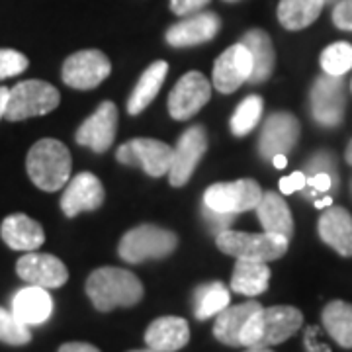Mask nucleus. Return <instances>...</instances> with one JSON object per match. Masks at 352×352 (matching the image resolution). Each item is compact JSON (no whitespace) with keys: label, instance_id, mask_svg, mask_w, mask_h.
I'll use <instances>...</instances> for the list:
<instances>
[{"label":"nucleus","instance_id":"f257e3e1","mask_svg":"<svg viewBox=\"0 0 352 352\" xmlns=\"http://www.w3.org/2000/svg\"><path fill=\"white\" fill-rule=\"evenodd\" d=\"M303 325V315L294 305L261 307L241 331V346L270 349L286 342Z\"/></svg>","mask_w":352,"mask_h":352},{"label":"nucleus","instance_id":"f03ea898","mask_svg":"<svg viewBox=\"0 0 352 352\" xmlns=\"http://www.w3.org/2000/svg\"><path fill=\"white\" fill-rule=\"evenodd\" d=\"M87 296L98 311L108 314L116 307L138 305L143 300V284L129 270L104 266L88 276Z\"/></svg>","mask_w":352,"mask_h":352},{"label":"nucleus","instance_id":"7ed1b4c3","mask_svg":"<svg viewBox=\"0 0 352 352\" xmlns=\"http://www.w3.org/2000/svg\"><path fill=\"white\" fill-rule=\"evenodd\" d=\"M25 168L32 182L43 192H57L69 182L73 159L71 153L57 139H39L28 153Z\"/></svg>","mask_w":352,"mask_h":352},{"label":"nucleus","instance_id":"20e7f679","mask_svg":"<svg viewBox=\"0 0 352 352\" xmlns=\"http://www.w3.org/2000/svg\"><path fill=\"white\" fill-rule=\"evenodd\" d=\"M219 251L229 256L254 261V263H272L282 258L288 251L289 241L274 233H243L227 229L215 237Z\"/></svg>","mask_w":352,"mask_h":352},{"label":"nucleus","instance_id":"39448f33","mask_svg":"<svg viewBox=\"0 0 352 352\" xmlns=\"http://www.w3.org/2000/svg\"><path fill=\"white\" fill-rule=\"evenodd\" d=\"M178 247V235L170 229L157 226H139L127 231L120 241L118 254L129 264L161 261Z\"/></svg>","mask_w":352,"mask_h":352},{"label":"nucleus","instance_id":"423d86ee","mask_svg":"<svg viewBox=\"0 0 352 352\" xmlns=\"http://www.w3.org/2000/svg\"><path fill=\"white\" fill-rule=\"evenodd\" d=\"M61 100L59 90L45 80H24L8 90L4 118L8 122H22L53 112Z\"/></svg>","mask_w":352,"mask_h":352},{"label":"nucleus","instance_id":"0eeeda50","mask_svg":"<svg viewBox=\"0 0 352 352\" xmlns=\"http://www.w3.org/2000/svg\"><path fill=\"white\" fill-rule=\"evenodd\" d=\"M263 198V188L252 178H241L233 182H217L204 192V206L226 215L251 212Z\"/></svg>","mask_w":352,"mask_h":352},{"label":"nucleus","instance_id":"6e6552de","mask_svg":"<svg viewBox=\"0 0 352 352\" xmlns=\"http://www.w3.org/2000/svg\"><path fill=\"white\" fill-rule=\"evenodd\" d=\"M173 157H175V149L170 145L149 138L131 139L116 153V159L120 163L127 166H141L143 173L153 178L168 175Z\"/></svg>","mask_w":352,"mask_h":352},{"label":"nucleus","instance_id":"1a4fd4ad","mask_svg":"<svg viewBox=\"0 0 352 352\" xmlns=\"http://www.w3.org/2000/svg\"><path fill=\"white\" fill-rule=\"evenodd\" d=\"M112 71L110 59L98 50L76 51L63 63V82L76 90H92L102 85Z\"/></svg>","mask_w":352,"mask_h":352},{"label":"nucleus","instance_id":"9d476101","mask_svg":"<svg viewBox=\"0 0 352 352\" xmlns=\"http://www.w3.org/2000/svg\"><path fill=\"white\" fill-rule=\"evenodd\" d=\"M309 100H311V113L319 126H339L344 118V106H346L342 76L323 73L314 82Z\"/></svg>","mask_w":352,"mask_h":352},{"label":"nucleus","instance_id":"9b49d317","mask_svg":"<svg viewBox=\"0 0 352 352\" xmlns=\"http://www.w3.org/2000/svg\"><path fill=\"white\" fill-rule=\"evenodd\" d=\"M210 80L200 71H188L186 75L180 76V80L168 94V113L178 122L190 120L210 102Z\"/></svg>","mask_w":352,"mask_h":352},{"label":"nucleus","instance_id":"f8f14e48","mask_svg":"<svg viewBox=\"0 0 352 352\" xmlns=\"http://www.w3.org/2000/svg\"><path fill=\"white\" fill-rule=\"evenodd\" d=\"M208 149V135L201 126L188 127L180 138L175 147V157L168 170L170 186L180 188L190 180L192 173L201 161L204 153Z\"/></svg>","mask_w":352,"mask_h":352},{"label":"nucleus","instance_id":"ddd939ff","mask_svg":"<svg viewBox=\"0 0 352 352\" xmlns=\"http://www.w3.org/2000/svg\"><path fill=\"white\" fill-rule=\"evenodd\" d=\"M300 131H302V127L294 113H272L264 122L261 141H258L261 157L266 161H272L276 155H288L296 147V143L300 139Z\"/></svg>","mask_w":352,"mask_h":352},{"label":"nucleus","instance_id":"4468645a","mask_svg":"<svg viewBox=\"0 0 352 352\" xmlns=\"http://www.w3.org/2000/svg\"><path fill=\"white\" fill-rule=\"evenodd\" d=\"M18 276L28 286H38L43 289L61 288L69 280V270L57 256L45 252H28L16 264Z\"/></svg>","mask_w":352,"mask_h":352},{"label":"nucleus","instance_id":"2eb2a0df","mask_svg":"<svg viewBox=\"0 0 352 352\" xmlns=\"http://www.w3.org/2000/svg\"><path fill=\"white\" fill-rule=\"evenodd\" d=\"M118 133V108L110 100H104L96 112L82 122L76 129L75 139L78 145L90 147L94 153H106L112 147Z\"/></svg>","mask_w":352,"mask_h":352},{"label":"nucleus","instance_id":"dca6fc26","mask_svg":"<svg viewBox=\"0 0 352 352\" xmlns=\"http://www.w3.org/2000/svg\"><path fill=\"white\" fill-rule=\"evenodd\" d=\"M251 71V55L239 41L231 47H227L217 57L214 65V76H212L214 88L221 94H231L239 87H243V82H249Z\"/></svg>","mask_w":352,"mask_h":352},{"label":"nucleus","instance_id":"f3484780","mask_svg":"<svg viewBox=\"0 0 352 352\" xmlns=\"http://www.w3.org/2000/svg\"><path fill=\"white\" fill-rule=\"evenodd\" d=\"M221 28L219 16L214 12H198L186 16L178 24L170 25L164 34L166 43L173 47H194L208 43L217 36Z\"/></svg>","mask_w":352,"mask_h":352},{"label":"nucleus","instance_id":"a211bd4d","mask_svg":"<svg viewBox=\"0 0 352 352\" xmlns=\"http://www.w3.org/2000/svg\"><path fill=\"white\" fill-rule=\"evenodd\" d=\"M104 204V186L92 173H80L67 182L61 196V210L67 217H75L82 212H94Z\"/></svg>","mask_w":352,"mask_h":352},{"label":"nucleus","instance_id":"6ab92c4d","mask_svg":"<svg viewBox=\"0 0 352 352\" xmlns=\"http://www.w3.org/2000/svg\"><path fill=\"white\" fill-rule=\"evenodd\" d=\"M190 340L188 321L182 317H159L145 331V342L153 351L176 352L184 349Z\"/></svg>","mask_w":352,"mask_h":352},{"label":"nucleus","instance_id":"aec40b11","mask_svg":"<svg viewBox=\"0 0 352 352\" xmlns=\"http://www.w3.org/2000/svg\"><path fill=\"white\" fill-rule=\"evenodd\" d=\"M2 241L14 251L34 252L45 243L43 227L25 214L8 215L0 227Z\"/></svg>","mask_w":352,"mask_h":352},{"label":"nucleus","instance_id":"412c9836","mask_svg":"<svg viewBox=\"0 0 352 352\" xmlns=\"http://www.w3.org/2000/svg\"><path fill=\"white\" fill-rule=\"evenodd\" d=\"M319 237L340 256H352V215L344 208H329L317 223Z\"/></svg>","mask_w":352,"mask_h":352},{"label":"nucleus","instance_id":"4be33fe9","mask_svg":"<svg viewBox=\"0 0 352 352\" xmlns=\"http://www.w3.org/2000/svg\"><path fill=\"white\" fill-rule=\"evenodd\" d=\"M12 314L24 325H43L53 314V300L50 292L38 286L18 289L12 298Z\"/></svg>","mask_w":352,"mask_h":352},{"label":"nucleus","instance_id":"5701e85b","mask_svg":"<svg viewBox=\"0 0 352 352\" xmlns=\"http://www.w3.org/2000/svg\"><path fill=\"white\" fill-rule=\"evenodd\" d=\"M241 43L247 47L252 61V71L249 76L251 85H261L264 80H268L274 65H276V53H274V45L270 36L264 30H249L243 38Z\"/></svg>","mask_w":352,"mask_h":352},{"label":"nucleus","instance_id":"b1692460","mask_svg":"<svg viewBox=\"0 0 352 352\" xmlns=\"http://www.w3.org/2000/svg\"><path fill=\"white\" fill-rule=\"evenodd\" d=\"M261 307L263 305L254 300L226 307L221 314L215 315L214 337L227 346H241V331L247 325L252 314H256Z\"/></svg>","mask_w":352,"mask_h":352},{"label":"nucleus","instance_id":"393cba45","mask_svg":"<svg viewBox=\"0 0 352 352\" xmlns=\"http://www.w3.org/2000/svg\"><path fill=\"white\" fill-rule=\"evenodd\" d=\"M254 210L266 233L282 235L288 241L294 237V217L282 196H278L274 192H266Z\"/></svg>","mask_w":352,"mask_h":352},{"label":"nucleus","instance_id":"a878e982","mask_svg":"<svg viewBox=\"0 0 352 352\" xmlns=\"http://www.w3.org/2000/svg\"><path fill=\"white\" fill-rule=\"evenodd\" d=\"M168 73V63L166 61H155L149 65L143 75L139 76L138 85L133 88L129 102H127V112L131 116H139L143 110H147L161 92V87L164 85V78Z\"/></svg>","mask_w":352,"mask_h":352},{"label":"nucleus","instance_id":"bb28decb","mask_svg":"<svg viewBox=\"0 0 352 352\" xmlns=\"http://www.w3.org/2000/svg\"><path fill=\"white\" fill-rule=\"evenodd\" d=\"M270 282V268L266 263H254V261H243L237 258L233 276H231V289L241 296H261L268 289Z\"/></svg>","mask_w":352,"mask_h":352},{"label":"nucleus","instance_id":"cd10ccee","mask_svg":"<svg viewBox=\"0 0 352 352\" xmlns=\"http://www.w3.org/2000/svg\"><path fill=\"white\" fill-rule=\"evenodd\" d=\"M323 327L342 349H352V303L335 300L323 307Z\"/></svg>","mask_w":352,"mask_h":352},{"label":"nucleus","instance_id":"c85d7f7f","mask_svg":"<svg viewBox=\"0 0 352 352\" xmlns=\"http://www.w3.org/2000/svg\"><path fill=\"white\" fill-rule=\"evenodd\" d=\"M325 0H280L278 20L286 30L298 32L311 25L321 16Z\"/></svg>","mask_w":352,"mask_h":352},{"label":"nucleus","instance_id":"c756f323","mask_svg":"<svg viewBox=\"0 0 352 352\" xmlns=\"http://www.w3.org/2000/svg\"><path fill=\"white\" fill-rule=\"evenodd\" d=\"M229 302H231V294L226 284L221 282L204 284L194 292V315L200 321L212 319L217 314H221L226 307H229Z\"/></svg>","mask_w":352,"mask_h":352},{"label":"nucleus","instance_id":"7c9ffc66","mask_svg":"<svg viewBox=\"0 0 352 352\" xmlns=\"http://www.w3.org/2000/svg\"><path fill=\"white\" fill-rule=\"evenodd\" d=\"M263 108L264 102L261 96H256V94L247 96V98L237 106V110H235L231 122H229L231 133H233L235 138H245V135H249L252 129L258 126V122H261V118H263Z\"/></svg>","mask_w":352,"mask_h":352},{"label":"nucleus","instance_id":"2f4dec72","mask_svg":"<svg viewBox=\"0 0 352 352\" xmlns=\"http://www.w3.org/2000/svg\"><path fill=\"white\" fill-rule=\"evenodd\" d=\"M321 69L333 76L346 75L352 69V45L346 41H337L321 53Z\"/></svg>","mask_w":352,"mask_h":352},{"label":"nucleus","instance_id":"473e14b6","mask_svg":"<svg viewBox=\"0 0 352 352\" xmlns=\"http://www.w3.org/2000/svg\"><path fill=\"white\" fill-rule=\"evenodd\" d=\"M32 340L30 327L24 325L12 311L0 307V342L10 346H24Z\"/></svg>","mask_w":352,"mask_h":352},{"label":"nucleus","instance_id":"72a5a7b5","mask_svg":"<svg viewBox=\"0 0 352 352\" xmlns=\"http://www.w3.org/2000/svg\"><path fill=\"white\" fill-rule=\"evenodd\" d=\"M28 57L16 50H0V80L20 75L28 69Z\"/></svg>","mask_w":352,"mask_h":352},{"label":"nucleus","instance_id":"f704fd0d","mask_svg":"<svg viewBox=\"0 0 352 352\" xmlns=\"http://www.w3.org/2000/svg\"><path fill=\"white\" fill-rule=\"evenodd\" d=\"M204 221H206V226L210 229V233H214L215 237L219 235V233H223L229 229V226L233 223V215H226V214H219V212H214V210H210L208 206H204Z\"/></svg>","mask_w":352,"mask_h":352},{"label":"nucleus","instance_id":"c9c22d12","mask_svg":"<svg viewBox=\"0 0 352 352\" xmlns=\"http://www.w3.org/2000/svg\"><path fill=\"white\" fill-rule=\"evenodd\" d=\"M333 22L339 30L352 32V0H339L333 8Z\"/></svg>","mask_w":352,"mask_h":352},{"label":"nucleus","instance_id":"e433bc0d","mask_svg":"<svg viewBox=\"0 0 352 352\" xmlns=\"http://www.w3.org/2000/svg\"><path fill=\"white\" fill-rule=\"evenodd\" d=\"M212 0H170V10L176 16H192V14L201 12Z\"/></svg>","mask_w":352,"mask_h":352},{"label":"nucleus","instance_id":"4c0bfd02","mask_svg":"<svg viewBox=\"0 0 352 352\" xmlns=\"http://www.w3.org/2000/svg\"><path fill=\"white\" fill-rule=\"evenodd\" d=\"M333 157L329 155V153H317L314 159L307 163V170L311 173V176L317 175V173H327L331 178H333V182H335V170H333Z\"/></svg>","mask_w":352,"mask_h":352},{"label":"nucleus","instance_id":"58836bf2","mask_svg":"<svg viewBox=\"0 0 352 352\" xmlns=\"http://www.w3.org/2000/svg\"><path fill=\"white\" fill-rule=\"evenodd\" d=\"M307 186V176L303 173H294V175L284 176L280 180V192L282 194H294L298 190H302Z\"/></svg>","mask_w":352,"mask_h":352},{"label":"nucleus","instance_id":"ea45409f","mask_svg":"<svg viewBox=\"0 0 352 352\" xmlns=\"http://www.w3.org/2000/svg\"><path fill=\"white\" fill-rule=\"evenodd\" d=\"M317 327H307L305 329V337H303V344H305V351L307 352H331L327 344H321L317 342Z\"/></svg>","mask_w":352,"mask_h":352},{"label":"nucleus","instance_id":"a19ab883","mask_svg":"<svg viewBox=\"0 0 352 352\" xmlns=\"http://www.w3.org/2000/svg\"><path fill=\"white\" fill-rule=\"evenodd\" d=\"M307 184L315 190V192H329L333 188V178L327 173H317V175L307 178Z\"/></svg>","mask_w":352,"mask_h":352},{"label":"nucleus","instance_id":"79ce46f5","mask_svg":"<svg viewBox=\"0 0 352 352\" xmlns=\"http://www.w3.org/2000/svg\"><path fill=\"white\" fill-rule=\"evenodd\" d=\"M57 352H100L94 344H88V342H65L59 346Z\"/></svg>","mask_w":352,"mask_h":352},{"label":"nucleus","instance_id":"37998d69","mask_svg":"<svg viewBox=\"0 0 352 352\" xmlns=\"http://www.w3.org/2000/svg\"><path fill=\"white\" fill-rule=\"evenodd\" d=\"M6 102H8V88L0 87V120L4 118V112H6Z\"/></svg>","mask_w":352,"mask_h":352},{"label":"nucleus","instance_id":"c03bdc74","mask_svg":"<svg viewBox=\"0 0 352 352\" xmlns=\"http://www.w3.org/2000/svg\"><path fill=\"white\" fill-rule=\"evenodd\" d=\"M272 163L276 168H284L286 164H288V159H286V155H276L274 159H272Z\"/></svg>","mask_w":352,"mask_h":352},{"label":"nucleus","instance_id":"a18cd8bd","mask_svg":"<svg viewBox=\"0 0 352 352\" xmlns=\"http://www.w3.org/2000/svg\"><path fill=\"white\" fill-rule=\"evenodd\" d=\"M331 204H333V198L327 196V198H323V200H315V208H319V210H321V208H329Z\"/></svg>","mask_w":352,"mask_h":352},{"label":"nucleus","instance_id":"49530a36","mask_svg":"<svg viewBox=\"0 0 352 352\" xmlns=\"http://www.w3.org/2000/svg\"><path fill=\"white\" fill-rule=\"evenodd\" d=\"M344 159H346V163L352 164V141L349 143V147H346V153H344Z\"/></svg>","mask_w":352,"mask_h":352},{"label":"nucleus","instance_id":"de8ad7c7","mask_svg":"<svg viewBox=\"0 0 352 352\" xmlns=\"http://www.w3.org/2000/svg\"><path fill=\"white\" fill-rule=\"evenodd\" d=\"M245 352H274V351H270V349H247Z\"/></svg>","mask_w":352,"mask_h":352},{"label":"nucleus","instance_id":"09e8293b","mask_svg":"<svg viewBox=\"0 0 352 352\" xmlns=\"http://www.w3.org/2000/svg\"><path fill=\"white\" fill-rule=\"evenodd\" d=\"M129 352H159V351H153V349H149V346H147L145 351H129Z\"/></svg>","mask_w":352,"mask_h":352},{"label":"nucleus","instance_id":"8fccbe9b","mask_svg":"<svg viewBox=\"0 0 352 352\" xmlns=\"http://www.w3.org/2000/svg\"><path fill=\"white\" fill-rule=\"evenodd\" d=\"M333 2H335V4H337V2H339V0H325V4H333Z\"/></svg>","mask_w":352,"mask_h":352},{"label":"nucleus","instance_id":"3c124183","mask_svg":"<svg viewBox=\"0 0 352 352\" xmlns=\"http://www.w3.org/2000/svg\"><path fill=\"white\" fill-rule=\"evenodd\" d=\"M223 2H231L233 4V2H239V0H223Z\"/></svg>","mask_w":352,"mask_h":352}]
</instances>
